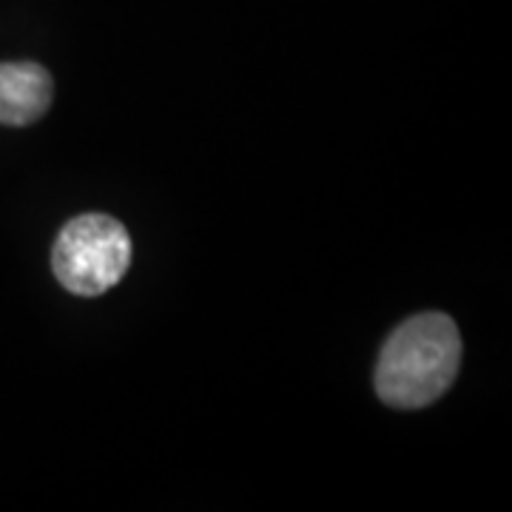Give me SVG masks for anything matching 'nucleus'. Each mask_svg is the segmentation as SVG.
I'll list each match as a JSON object with an SVG mask.
<instances>
[{
	"label": "nucleus",
	"instance_id": "1",
	"mask_svg": "<svg viewBox=\"0 0 512 512\" xmlns=\"http://www.w3.org/2000/svg\"><path fill=\"white\" fill-rule=\"evenodd\" d=\"M461 336L444 313H419L393 330L376 365V393L399 410H419L453 384Z\"/></svg>",
	"mask_w": 512,
	"mask_h": 512
},
{
	"label": "nucleus",
	"instance_id": "2",
	"mask_svg": "<svg viewBox=\"0 0 512 512\" xmlns=\"http://www.w3.org/2000/svg\"><path fill=\"white\" fill-rule=\"evenodd\" d=\"M131 265V237L123 222L83 214L63 225L52 251L57 282L74 296H100L114 288Z\"/></svg>",
	"mask_w": 512,
	"mask_h": 512
},
{
	"label": "nucleus",
	"instance_id": "3",
	"mask_svg": "<svg viewBox=\"0 0 512 512\" xmlns=\"http://www.w3.org/2000/svg\"><path fill=\"white\" fill-rule=\"evenodd\" d=\"M52 106V77L37 63H0V123L29 126Z\"/></svg>",
	"mask_w": 512,
	"mask_h": 512
}]
</instances>
